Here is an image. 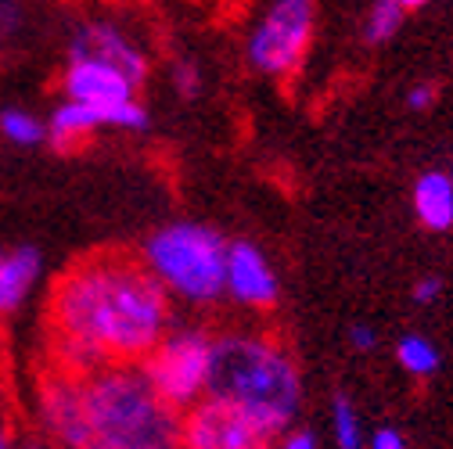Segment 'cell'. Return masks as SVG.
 Masks as SVG:
<instances>
[{"label":"cell","instance_id":"obj_17","mask_svg":"<svg viewBox=\"0 0 453 449\" xmlns=\"http://www.w3.org/2000/svg\"><path fill=\"white\" fill-rule=\"evenodd\" d=\"M331 438L338 449H364V421L342 392L331 400Z\"/></svg>","mask_w":453,"mask_h":449},{"label":"cell","instance_id":"obj_6","mask_svg":"<svg viewBox=\"0 0 453 449\" xmlns=\"http://www.w3.org/2000/svg\"><path fill=\"white\" fill-rule=\"evenodd\" d=\"M313 29H317V8L310 0H277L249 29L245 58L263 76L288 80L306 62Z\"/></svg>","mask_w":453,"mask_h":449},{"label":"cell","instance_id":"obj_16","mask_svg":"<svg viewBox=\"0 0 453 449\" xmlns=\"http://www.w3.org/2000/svg\"><path fill=\"white\" fill-rule=\"evenodd\" d=\"M395 363H400L411 377H432L442 363L439 356V346L425 334H403L400 342H395Z\"/></svg>","mask_w":453,"mask_h":449},{"label":"cell","instance_id":"obj_9","mask_svg":"<svg viewBox=\"0 0 453 449\" xmlns=\"http://www.w3.org/2000/svg\"><path fill=\"white\" fill-rule=\"evenodd\" d=\"M40 414L50 438L62 449H83L87 442H94L87 403H83V377L47 367L40 377Z\"/></svg>","mask_w":453,"mask_h":449},{"label":"cell","instance_id":"obj_22","mask_svg":"<svg viewBox=\"0 0 453 449\" xmlns=\"http://www.w3.org/2000/svg\"><path fill=\"white\" fill-rule=\"evenodd\" d=\"M439 295H442V280L439 277H421L414 285V302L418 306H432Z\"/></svg>","mask_w":453,"mask_h":449},{"label":"cell","instance_id":"obj_25","mask_svg":"<svg viewBox=\"0 0 453 449\" xmlns=\"http://www.w3.org/2000/svg\"><path fill=\"white\" fill-rule=\"evenodd\" d=\"M83 449H111V445H104V442H87Z\"/></svg>","mask_w":453,"mask_h":449},{"label":"cell","instance_id":"obj_8","mask_svg":"<svg viewBox=\"0 0 453 449\" xmlns=\"http://www.w3.org/2000/svg\"><path fill=\"white\" fill-rule=\"evenodd\" d=\"M177 449H277V438L219 400H202L180 417Z\"/></svg>","mask_w":453,"mask_h":449},{"label":"cell","instance_id":"obj_18","mask_svg":"<svg viewBox=\"0 0 453 449\" xmlns=\"http://www.w3.org/2000/svg\"><path fill=\"white\" fill-rule=\"evenodd\" d=\"M0 130H4V137L15 141V144H40V141L47 137L43 123L33 119L29 111H19V108H12V111H4V116H0Z\"/></svg>","mask_w":453,"mask_h":449},{"label":"cell","instance_id":"obj_3","mask_svg":"<svg viewBox=\"0 0 453 449\" xmlns=\"http://www.w3.org/2000/svg\"><path fill=\"white\" fill-rule=\"evenodd\" d=\"M83 403L94 442L111 449H177L180 414L155 396L141 367H104L83 377Z\"/></svg>","mask_w":453,"mask_h":449},{"label":"cell","instance_id":"obj_27","mask_svg":"<svg viewBox=\"0 0 453 449\" xmlns=\"http://www.w3.org/2000/svg\"><path fill=\"white\" fill-rule=\"evenodd\" d=\"M33 449H40V445H33Z\"/></svg>","mask_w":453,"mask_h":449},{"label":"cell","instance_id":"obj_5","mask_svg":"<svg viewBox=\"0 0 453 449\" xmlns=\"http://www.w3.org/2000/svg\"><path fill=\"white\" fill-rule=\"evenodd\" d=\"M212 334L202 327L169 331L155 346V353L141 363L151 392L173 410L188 414L202 400H209V374H212Z\"/></svg>","mask_w":453,"mask_h":449},{"label":"cell","instance_id":"obj_4","mask_svg":"<svg viewBox=\"0 0 453 449\" xmlns=\"http://www.w3.org/2000/svg\"><path fill=\"white\" fill-rule=\"evenodd\" d=\"M226 248L231 241H223L212 227L180 219L165 223L144 241L141 263L165 295L191 306H212L226 295Z\"/></svg>","mask_w":453,"mask_h":449},{"label":"cell","instance_id":"obj_12","mask_svg":"<svg viewBox=\"0 0 453 449\" xmlns=\"http://www.w3.org/2000/svg\"><path fill=\"white\" fill-rule=\"evenodd\" d=\"M414 216L425 231H449L453 227V177L442 170L421 173L414 184Z\"/></svg>","mask_w":453,"mask_h":449},{"label":"cell","instance_id":"obj_21","mask_svg":"<svg viewBox=\"0 0 453 449\" xmlns=\"http://www.w3.org/2000/svg\"><path fill=\"white\" fill-rule=\"evenodd\" d=\"M367 449H411V445H407L403 431H395V428H378V431L371 435Z\"/></svg>","mask_w":453,"mask_h":449},{"label":"cell","instance_id":"obj_28","mask_svg":"<svg viewBox=\"0 0 453 449\" xmlns=\"http://www.w3.org/2000/svg\"><path fill=\"white\" fill-rule=\"evenodd\" d=\"M449 177H453V173H449Z\"/></svg>","mask_w":453,"mask_h":449},{"label":"cell","instance_id":"obj_2","mask_svg":"<svg viewBox=\"0 0 453 449\" xmlns=\"http://www.w3.org/2000/svg\"><path fill=\"white\" fill-rule=\"evenodd\" d=\"M209 400L252 417L273 438L288 435L303 407L296 356L263 331H226L212 342Z\"/></svg>","mask_w":453,"mask_h":449},{"label":"cell","instance_id":"obj_15","mask_svg":"<svg viewBox=\"0 0 453 449\" xmlns=\"http://www.w3.org/2000/svg\"><path fill=\"white\" fill-rule=\"evenodd\" d=\"M421 8H425L421 0H378V4H371L367 15H364V40H367V43H385V40H392L395 33L403 29V22H407L414 11H421Z\"/></svg>","mask_w":453,"mask_h":449},{"label":"cell","instance_id":"obj_13","mask_svg":"<svg viewBox=\"0 0 453 449\" xmlns=\"http://www.w3.org/2000/svg\"><path fill=\"white\" fill-rule=\"evenodd\" d=\"M40 277V252L36 248H15L0 252V313H12L29 295L33 280Z\"/></svg>","mask_w":453,"mask_h":449},{"label":"cell","instance_id":"obj_19","mask_svg":"<svg viewBox=\"0 0 453 449\" xmlns=\"http://www.w3.org/2000/svg\"><path fill=\"white\" fill-rule=\"evenodd\" d=\"M169 76H173V87H177V94H180V97L195 101V97L202 94V69H198L195 62H188V58L173 62V69H169Z\"/></svg>","mask_w":453,"mask_h":449},{"label":"cell","instance_id":"obj_7","mask_svg":"<svg viewBox=\"0 0 453 449\" xmlns=\"http://www.w3.org/2000/svg\"><path fill=\"white\" fill-rule=\"evenodd\" d=\"M65 94L73 104L90 108L101 119V126H116V130H144L148 126V108L137 101V87L108 65L69 62Z\"/></svg>","mask_w":453,"mask_h":449},{"label":"cell","instance_id":"obj_1","mask_svg":"<svg viewBox=\"0 0 453 449\" xmlns=\"http://www.w3.org/2000/svg\"><path fill=\"white\" fill-rule=\"evenodd\" d=\"M47 331L50 367L65 374L141 367L169 334V295L137 255L94 252L54 280Z\"/></svg>","mask_w":453,"mask_h":449},{"label":"cell","instance_id":"obj_20","mask_svg":"<svg viewBox=\"0 0 453 449\" xmlns=\"http://www.w3.org/2000/svg\"><path fill=\"white\" fill-rule=\"evenodd\" d=\"M277 449H320V442H317L313 431H306V428H292L288 435H280V438H277Z\"/></svg>","mask_w":453,"mask_h":449},{"label":"cell","instance_id":"obj_11","mask_svg":"<svg viewBox=\"0 0 453 449\" xmlns=\"http://www.w3.org/2000/svg\"><path fill=\"white\" fill-rule=\"evenodd\" d=\"M226 295L256 313L273 309L280 299V280L252 241H231L226 248Z\"/></svg>","mask_w":453,"mask_h":449},{"label":"cell","instance_id":"obj_14","mask_svg":"<svg viewBox=\"0 0 453 449\" xmlns=\"http://www.w3.org/2000/svg\"><path fill=\"white\" fill-rule=\"evenodd\" d=\"M94 130H101V119L94 116L90 108L73 104V101H65L62 108H54V116H50V144H58L62 151L80 148Z\"/></svg>","mask_w":453,"mask_h":449},{"label":"cell","instance_id":"obj_26","mask_svg":"<svg viewBox=\"0 0 453 449\" xmlns=\"http://www.w3.org/2000/svg\"><path fill=\"white\" fill-rule=\"evenodd\" d=\"M0 449H4V435H0Z\"/></svg>","mask_w":453,"mask_h":449},{"label":"cell","instance_id":"obj_24","mask_svg":"<svg viewBox=\"0 0 453 449\" xmlns=\"http://www.w3.org/2000/svg\"><path fill=\"white\" fill-rule=\"evenodd\" d=\"M349 342H353V349H357V353H371V349L378 346V334H374V327L357 323V327L349 331Z\"/></svg>","mask_w":453,"mask_h":449},{"label":"cell","instance_id":"obj_23","mask_svg":"<svg viewBox=\"0 0 453 449\" xmlns=\"http://www.w3.org/2000/svg\"><path fill=\"white\" fill-rule=\"evenodd\" d=\"M432 104H435V87H432V83H414V87L407 90V108L425 111V108H432Z\"/></svg>","mask_w":453,"mask_h":449},{"label":"cell","instance_id":"obj_10","mask_svg":"<svg viewBox=\"0 0 453 449\" xmlns=\"http://www.w3.org/2000/svg\"><path fill=\"white\" fill-rule=\"evenodd\" d=\"M73 62H97L116 69L119 76H127L134 87L144 83L148 76V58L144 50L111 22H87L76 40H73Z\"/></svg>","mask_w":453,"mask_h":449}]
</instances>
